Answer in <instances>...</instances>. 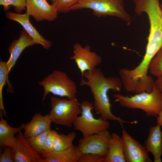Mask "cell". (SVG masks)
<instances>
[{"label": "cell", "instance_id": "cell-1", "mask_svg": "<svg viewBox=\"0 0 162 162\" xmlns=\"http://www.w3.org/2000/svg\"><path fill=\"white\" fill-rule=\"evenodd\" d=\"M80 84L90 88L94 100V109L102 118L106 120L118 121L121 125L126 122L112 113L108 94L110 90L116 93L121 90L123 85L120 78L113 76L106 77L101 70L96 68L84 73Z\"/></svg>", "mask_w": 162, "mask_h": 162}, {"label": "cell", "instance_id": "cell-2", "mask_svg": "<svg viewBox=\"0 0 162 162\" xmlns=\"http://www.w3.org/2000/svg\"><path fill=\"white\" fill-rule=\"evenodd\" d=\"M134 11L139 16L147 15L150 24L149 33L143 61L149 63L162 46V10L159 0H133Z\"/></svg>", "mask_w": 162, "mask_h": 162}, {"label": "cell", "instance_id": "cell-3", "mask_svg": "<svg viewBox=\"0 0 162 162\" xmlns=\"http://www.w3.org/2000/svg\"><path fill=\"white\" fill-rule=\"evenodd\" d=\"M113 96L120 106L128 109L141 110L148 117L157 116L162 109V93L155 84L150 92H145L130 96L117 93Z\"/></svg>", "mask_w": 162, "mask_h": 162}, {"label": "cell", "instance_id": "cell-4", "mask_svg": "<svg viewBox=\"0 0 162 162\" xmlns=\"http://www.w3.org/2000/svg\"><path fill=\"white\" fill-rule=\"evenodd\" d=\"M38 83L44 88L43 101L50 93L69 99L76 98L77 90L76 84L64 72L55 70Z\"/></svg>", "mask_w": 162, "mask_h": 162}, {"label": "cell", "instance_id": "cell-5", "mask_svg": "<svg viewBox=\"0 0 162 162\" xmlns=\"http://www.w3.org/2000/svg\"><path fill=\"white\" fill-rule=\"evenodd\" d=\"M82 9L92 10L93 14L99 17H116L128 23L131 17L125 9L123 0H78L71 10Z\"/></svg>", "mask_w": 162, "mask_h": 162}, {"label": "cell", "instance_id": "cell-6", "mask_svg": "<svg viewBox=\"0 0 162 162\" xmlns=\"http://www.w3.org/2000/svg\"><path fill=\"white\" fill-rule=\"evenodd\" d=\"M51 110L48 114L52 122L71 128L74 120L81 113L80 103L76 98L72 99L50 98Z\"/></svg>", "mask_w": 162, "mask_h": 162}, {"label": "cell", "instance_id": "cell-7", "mask_svg": "<svg viewBox=\"0 0 162 162\" xmlns=\"http://www.w3.org/2000/svg\"><path fill=\"white\" fill-rule=\"evenodd\" d=\"M80 107L81 115L76 117L73 126L74 129L81 132L83 137L108 129L110 124L108 121L101 117L98 118L94 117L92 112L93 103L84 100L80 103Z\"/></svg>", "mask_w": 162, "mask_h": 162}, {"label": "cell", "instance_id": "cell-8", "mask_svg": "<svg viewBox=\"0 0 162 162\" xmlns=\"http://www.w3.org/2000/svg\"><path fill=\"white\" fill-rule=\"evenodd\" d=\"M111 134L108 130L83 137L79 140L78 147L82 154L92 153L105 158Z\"/></svg>", "mask_w": 162, "mask_h": 162}, {"label": "cell", "instance_id": "cell-9", "mask_svg": "<svg viewBox=\"0 0 162 162\" xmlns=\"http://www.w3.org/2000/svg\"><path fill=\"white\" fill-rule=\"evenodd\" d=\"M73 54L70 59L74 60L83 77L84 73L96 68L102 62L101 57L91 50L89 45L83 47L80 43L73 45Z\"/></svg>", "mask_w": 162, "mask_h": 162}, {"label": "cell", "instance_id": "cell-10", "mask_svg": "<svg viewBox=\"0 0 162 162\" xmlns=\"http://www.w3.org/2000/svg\"><path fill=\"white\" fill-rule=\"evenodd\" d=\"M14 162H39L41 155L29 144L21 130L15 136L14 144L10 147Z\"/></svg>", "mask_w": 162, "mask_h": 162}, {"label": "cell", "instance_id": "cell-11", "mask_svg": "<svg viewBox=\"0 0 162 162\" xmlns=\"http://www.w3.org/2000/svg\"><path fill=\"white\" fill-rule=\"evenodd\" d=\"M122 137L126 162H152L145 146L134 139L123 128Z\"/></svg>", "mask_w": 162, "mask_h": 162}, {"label": "cell", "instance_id": "cell-12", "mask_svg": "<svg viewBox=\"0 0 162 162\" xmlns=\"http://www.w3.org/2000/svg\"><path fill=\"white\" fill-rule=\"evenodd\" d=\"M26 13L38 22L54 21L58 13L56 7L47 0H26Z\"/></svg>", "mask_w": 162, "mask_h": 162}, {"label": "cell", "instance_id": "cell-13", "mask_svg": "<svg viewBox=\"0 0 162 162\" xmlns=\"http://www.w3.org/2000/svg\"><path fill=\"white\" fill-rule=\"evenodd\" d=\"M6 17L20 23L23 29L32 39L35 44H39L46 49H49L52 45V42L41 36L32 25L29 19V16L26 13L21 14L12 12L6 13Z\"/></svg>", "mask_w": 162, "mask_h": 162}, {"label": "cell", "instance_id": "cell-14", "mask_svg": "<svg viewBox=\"0 0 162 162\" xmlns=\"http://www.w3.org/2000/svg\"><path fill=\"white\" fill-rule=\"evenodd\" d=\"M34 44L32 39L24 29L21 32L19 38L14 40L10 44L8 48L10 56L6 62L8 77L9 72L23 51L26 47Z\"/></svg>", "mask_w": 162, "mask_h": 162}, {"label": "cell", "instance_id": "cell-15", "mask_svg": "<svg viewBox=\"0 0 162 162\" xmlns=\"http://www.w3.org/2000/svg\"><path fill=\"white\" fill-rule=\"evenodd\" d=\"M82 153L77 146L63 150L44 151L41 154V159L39 162H79Z\"/></svg>", "mask_w": 162, "mask_h": 162}, {"label": "cell", "instance_id": "cell-16", "mask_svg": "<svg viewBox=\"0 0 162 162\" xmlns=\"http://www.w3.org/2000/svg\"><path fill=\"white\" fill-rule=\"evenodd\" d=\"M52 122L48 114L43 116L37 113L29 122L22 124L21 126L24 130V136L27 138L34 136L51 129Z\"/></svg>", "mask_w": 162, "mask_h": 162}, {"label": "cell", "instance_id": "cell-17", "mask_svg": "<svg viewBox=\"0 0 162 162\" xmlns=\"http://www.w3.org/2000/svg\"><path fill=\"white\" fill-rule=\"evenodd\" d=\"M157 124L149 129L148 136L145 142V147L153 155L154 162H161L162 155V131Z\"/></svg>", "mask_w": 162, "mask_h": 162}, {"label": "cell", "instance_id": "cell-18", "mask_svg": "<svg viewBox=\"0 0 162 162\" xmlns=\"http://www.w3.org/2000/svg\"><path fill=\"white\" fill-rule=\"evenodd\" d=\"M123 140L117 134L113 133L110 139L108 150L104 162H126Z\"/></svg>", "mask_w": 162, "mask_h": 162}, {"label": "cell", "instance_id": "cell-19", "mask_svg": "<svg viewBox=\"0 0 162 162\" xmlns=\"http://www.w3.org/2000/svg\"><path fill=\"white\" fill-rule=\"evenodd\" d=\"M0 147L2 148L6 147H10L14 143L15 135L22 129L21 125L13 127L10 126L7 121L0 116Z\"/></svg>", "mask_w": 162, "mask_h": 162}, {"label": "cell", "instance_id": "cell-20", "mask_svg": "<svg viewBox=\"0 0 162 162\" xmlns=\"http://www.w3.org/2000/svg\"><path fill=\"white\" fill-rule=\"evenodd\" d=\"M5 84H8V87L7 89V92L9 93H14V88L10 83L9 80V77L7 75L6 62L1 60L0 61V110H2L5 115L6 116L2 97L3 89Z\"/></svg>", "mask_w": 162, "mask_h": 162}, {"label": "cell", "instance_id": "cell-21", "mask_svg": "<svg viewBox=\"0 0 162 162\" xmlns=\"http://www.w3.org/2000/svg\"><path fill=\"white\" fill-rule=\"evenodd\" d=\"M76 136V134L74 132L67 134H58L54 141L53 151H62L71 147L74 145L73 142Z\"/></svg>", "mask_w": 162, "mask_h": 162}, {"label": "cell", "instance_id": "cell-22", "mask_svg": "<svg viewBox=\"0 0 162 162\" xmlns=\"http://www.w3.org/2000/svg\"><path fill=\"white\" fill-rule=\"evenodd\" d=\"M148 71L151 75L157 77L162 76V46L151 61Z\"/></svg>", "mask_w": 162, "mask_h": 162}, {"label": "cell", "instance_id": "cell-23", "mask_svg": "<svg viewBox=\"0 0 162 162\" xmlns=\"http://www.w3.org/2000/svg\"><path fill=\"white\" fill-rule=\"evenodd\" d=\"M50 130H48L34 136L26 138L33 149L40 155L44 151L45 139Z\"/></svg>", "mask_w": 162, "mask_h": 162}, {"label": "cell", "instance_id": "cell-24", "mask_svg": "<svg viewBox=\"0 0 162 162\" xmlns=\"http://www.w3.org/2000/svg\"><path fill=\"white\" fill-rule=\"evenodd\" d=\"M0 4L5 11L10 9V5L14 8L15 10L18 14L26 9V0H0Z\"/></svg>", "mask_w": 162, "mask_h": 162}, {"label": "cell", "instance_id": "cell-25", "mask_svg": "<svg viewBox=\"0 0 162 162\" xmlns=\"http://www.w3.org/2000/svg\"><path fill=\"white\" fill-rule=\"evenodd\" d=\"M58 13H65L71 10L72 7L78 0H50Z\"/></svg>", "mask_w": 162, "mask_h": 162}, {"label": "cell", "instance_id": "cell-26", "mask_svg": "<svg viewBox=\"0 0 162 162\" xmlns=\"http://www.w3.org/2000/svg\"><path fill=\"white\" fill-rule=\"evenodd\" d=\"M58 134V132L53 130H50L45 139L44 151L49 152L53 151L54 141Z\"/></svg>", "mask_w": 162, "mask_h": 162}, {"label": "cell", "instance_id": "cell-27", "mask_svg": "<svg viewBox=\"0 0 162 162\" xmlns=\"http://www.w3.org/2000/svg\"><path fill=\"white\" fill-rule=\"evenodd\" d=\"M105 157L92 153L82 154L79 162H104Z\"/></svg>", "mask_w": 162, "mask_h": 162}, {"label": "cell", "instance_id": "cell-28", "mask_svg": "<svg viewBox=\"0 0 162 162\" xmlns=\"http://www.w3.org/2000/svg\"><path fill=\"white\" fill-rule=\"evenodd\" d=\"M2 149L3 151L0 155V162H14L10 148L6 147Z\"/></svg>", "mask_w": 162, "mask_h": 162}, {"label": "cell", "instance_id": "cell-29", "mask_svg": "<svg viewBox=\"0 0 162 162\" xmlns=\"http://www.w3.org/2000/svg\"><path fill=\"white\" fill-rule=\"evenodd\" d=\"M154 83L157 88L162 93V76L157 77Z\"/></svg>", "mask_w": 162, "mask_h": 162}, {"label": "cell", "instance_id": "cell-30", "mask_svg": "<svg viewBox=\"0 0 162 162\" xmlns=\"http://www.w3.org/2000/svg\"><path fill=\"white\" fill-rule=\"evenodd\" d=\"M157 124L162 127V109L157 116Z\"/></svg>", "mask_w": 162, "mask_h": 162}, {"label": "cell", "instance_id": "cell-31", "mask_svg": "<svg viewBox=\"0 0 162 162\" xmlns=\"http://www.w3.org/2000/svg\"><path fill=\"white\" fill-rule=\"evenodd\" d=\"M160 7L161 8V9L162 10V3L160 4Z\"/></svg>", "mask_w": 162, "mask_h": 162}]
</instances>
